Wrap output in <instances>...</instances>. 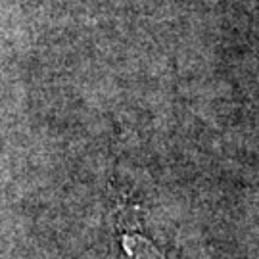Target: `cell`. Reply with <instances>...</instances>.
<instances>
[{
    "label": "cell",
    "mask_w": 259,
    "mask_h": 259,
    "mask_svg": "<svg viewBox=\"0 0 259 259\" xmlns=\"http://www.w3.org/2000/svg\"><path fill=\"white\" fill-rule=\"evenodd\" d=\"M119 259H163L156 251V248L142 236L125 234L121 238Z\"/></svg>",
    "instance_id": "6da1fadb"
}]
</instances>
